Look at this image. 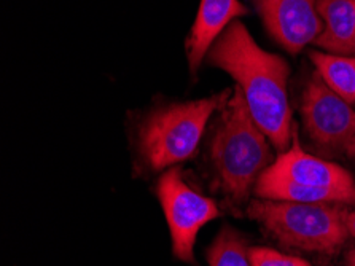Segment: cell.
<instances>
[{
  "instance_id": "cell-11",
  "label": "cell",
  "mask_w": 355,
  "mask_h": 266,
  "mask_svg": "<svg viewBox=\"0 0 355 266\" xmlns=\"http://www.w3.org/2000/svg\"><path fill=\"white\" fill-rule=\"evenodd\" d=\"M311 61L317 74L330 90L341 96L349 104L355 102V58L338 56V54L311 51Z\"/></svg>"
},
{
  "instance_id": "cell-4",
  "label": "cell",
  "mask_w": 355,
  "mask_h": 266,
  "mask_svg": "<svg viewBox=\"0 0 355 266\" xmlns=\"http://www.w3.org/2000/svg\"><path fill=\"white\" fill-rule=\"evenodd\" d=\"M347 208L341 203L255 199L249 215L285 247L335 253L346 242Z\"/></svg>"
},
{
  "instance_id": "cell-8",
  "label": "cell",
  "mask_w": 355,
  "mask_h": 266,
  "mask_svg": "<svg viewBox=\"0 0 355 266\" xmlns=\"http://www.w3.org/2000/svg\"><path fill=\"white\" fill-rule=\"evenodd\" d=\"M319 0H254L268 32L285 50L297 54L324 31Z\"/></svg>"
},
{
  "instance_id": "cell-10",
  "label": "cell",
  "mask_w": 355,
  "mask_h": 266,
  "mask_svg": "<svg viewBox=\"0 0 355 266\" xmlns=\"http://www.w3.org/2000/svg\"><path fill=\"white\" fill-rule=\"evenodd\" d=\"M317 10L325 27L315 45L338 56H355V0H319Z\"/></svg>"
},
{
  "instance_id": "cell-1",
  "label": "cell",
  "mask_w": 355,
  "mask_h": 266,
  "mask_svg": "<svg viewBox=\"0 0 355 266\" xmlns=\"http://www.w3.org/2000/svg\"><path fill=\"white\" fill-rule=\"evenodd\" d=\"M209 63L238 81L261 131L276 149H287L295 129L287 94L288 64L277 54L261 50L241 21H233L214 42Z\"/></svg>"
},
{
  "instance_id": "cell-2",
  "label": "cell",
  "mask_w": 355,
  "mask_h": 266,
  "mask_svg": "<svg viewBox=\"0 0 355 266\" xmlns=\"http://www.w3.org/2000/svg\"><path fill=\"white\" fill-rule=\"evenodd\" d=\"M211 160L220 185L234 203H244L252 185L270 167L268 135L252 117L239 86L220 110L211 139Z\"/></svg>"
},
{
  "instance_id": "cell-7",
  "label": "cell",
  "mask_w": 355,
  "mask_h": 266,
  "mask_svg": "<svg viewBox=\"0 0 355 266\" xmlns=\"http://www.w3.org/2000/svg\"><path fill=\"white\" fill-rule=\"evenodd\" d=\"M158 198L171 230L172 252L182 262L193 263L198 233L217 219L220 214L217 204L188 185L179 167H172L159 177Z\"/></svg>"
},
{
  "instance_id": "cell-9",
  "label": "cell",
  "mask_w": 355,
  "mask_h": 266,
  "mask_svg": "<svg viewBox=\"0 0 355 266\" xmlns=\"http://www.w3.org/2000/svg\"><path fill=\"white\" fill-rule=\"evenodd\" d=\"M247 15V7L239 0H201L191 34L187 40V58L193 74L201 66L214 42L233 23L234 18Z\"/></svg>"
},
{
  "instance_id": "cell-6",
  "label": "cell",
  "mask_w": 355,
  "mask_h": 266,
  "mask_svg": "<svg viewBox=\"0 0 355 266\" xmlns=\"http://www.w3.org/2000/svg\"><path fill=\"white\" fill-rule=\"evenodd\" d=\"M301 117L306 134L320 151L355 158V110L328 88L319 74L311 77L303 91Z\"/></svg>"
},
{
  "instance_id": "cell-14",
  "label": "cell",
  "mask_w": 355,
  "mask_h": 266,
  "mask_svg": "<svg viewBox=\"0 0 355 266\" xmlns=\"http://www.w3.org/2000/svg\"><path fill=\"white\" fill-rule=\"evenodd\" d=\"M346 225H347L349 235H352V236L355 238V213H349V214H347Z\"/></svg>"
},
{
  "instance_id": "cell-3",
  "label": "cell",
  "mask_w": 355,
  "mask_h": 266,
  "mask_svg": "<svg viewBox=\"0 0 355 266\" xmlns=\"http://www.w3.org/2000/svg\"><path fill=\"white\" fill-rule=\"evenodd\" d=\"M257 197L293 203L355 206V181L344 167L306 153L297 128L292 145L265 169L255 183Z\"/></svg>"
},
{
  "instance_id": "cell-13",
  "label": "cell",
  "mask_w": 355,
  "mask_h": 266,
  "mask_svg": "<svg viewBox=\"0 0 355 266\" xmlns=\"http://www.w3.org/2000/svg\"><path fill=\"white\" fill-rule=\"evenodd\" d=\"M249 258L252 266H311L306 260L285 255L270 247H250Z\"/></svg>"
},
{
  "instance_id": "cell-15",
  "label": "cell",
  "mask_w": 355,
  "mask_h": 266,
  "mask_svg": "<svg viewBox=\"0 0 355 266\" xmlns=\"http://www.w3.org/2000/svg\"><path fill=\"white\" fill-rule=\"evenodd\" d=\"M346 265L347 266H355V249L349 251L346 255Z\"/></svg>"
},
{
  "instance_id": "cell-5",
  "label": "cell",
  "mask_w": 355,
  "mask_h": 266,
  "mask_svg": "<svg viewBox=\"0 0 355 266\" xmlns=\"http://www.w3.org/2000/svg\"><path fill=\"white\" fill-rule=\"evenodd\" d=\"M231 91H222L207 99L159 107L139 128V145L145 161L153 169H164L195 155L209 118L222 110Z\"/></svg>"
},
{
  "instance_id": "cell-12",
  "label": "cell",
  "mask_w": 355,
  "mask_h": 266,
  "mask_svg": "<svg viewBox=\"0 0 355 266\" xmlns=\"http://www.w3.org/2000/svg\"><path fill=\"white\" fill-rule=\"evenodd\" d=\"M209 266H252L249 247L233 228L223 226L207 251Z\"/></svg>"
}]
</instances>
